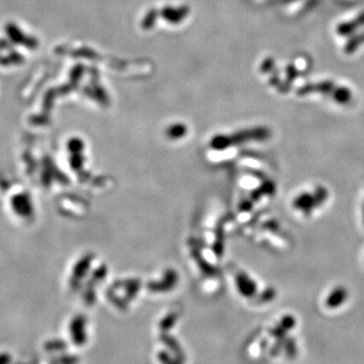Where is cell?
<instances>
[{
  "label": "cell",
  "instance_id": "1",
  "mask_svg": "<svg viewBox=\"0 0 364 364\" xmlns=\"http://www.w3.org/2000/svg\"><path fill=\"white\" fill-rule=\"evenodd\" d=\"M161 342L164 344V345L168 348V350L171 352V354L181 363L183 364L185 361V353L182 349V347L180 346V344L178 343V341L173 338L172 336H169L167 334H163L161 337Z\"/></svg>",
  "mask_w": 364,
  "mask_h": 364
},
{
  "label": "cell",
  "instance_id": "2",
  "mask_svg": "<svg viewBox=\"0 0 364 364\" xmlns=\"http://www.w3.org/2000/svg\"><path fill=\"white\" fill-rule=\"evenodd\" d=\"M335 89V85L331 81H324V82H320V83H310L307 84L305 86L300 87L297 90V94L298 95H307V94H311L314 92H320V93H329V92H333V90Z\"/></svg>",
  "mask_w": 364,
  "mask_h": 364
},
{
  "label": "cell",
  "instance_id": "3",
  "mask_svg": "<svg viewBox=\"0 0 364 364\" xmlns=\"http://www.w3.org/2000/svg\"><path fill=\"white\" fill-rule=\"evenodd\" d=\"M84 320L82 318H77L75 319L71 324V337L72 341L76 344V345H84L86 343V334L84 330Z\"/></svg>",
  "mask_w": 364,
  "mask_h": 364
},
{
  "label": "cell",
  "instance_id": "4",
  "mask_svg": "<svg viewBox=\"0 0 364 364\" xmlns=\"http://www.w3.org/2000/svg\"><path fill=\"white\" fill-rule=\"evenodd\" d=\"M363 26H364V12L360 13L356 18L350 20V22L339 25L337 28V34L340 36H348Z\"/></svg>",
  "mask_w": 364,
  "mask_h": 364
},
{
  "label": "cell",
  "instance_id": "5",
  "mask_svg": "<svg viewBox=\"0 0 364 364\" xmlns=\"http://www.w3.org/2000/svg\"><path fill=\"white\" fill-rule=\"evenodd\" d=\"M293 206H294L295 209L300 210L301 212H303L305 214H310L312 212V210H314L316 208L314 195H312L311 193H302V194L298 195L294 199Z\"/></svg>",
  "mask_w": 364,
  "mask_h": 364
},
{
  "label": "cell",
  "instance_id": "6",
  "mask_svg": "<svg viewBox=\"0 0 364 364\" xmlns=\"http://www.w3.org/2000/svg\"><path fill=\"white\" fill-rule=\"evenodd\" d=\"M347 297V291L344 288H337L335 289L328 296L326 305L330 309H336L337 307L341 306L342 303L345 301Z\"/></svg>",
  "mask_w": 364,
  "mask_h": 364
},
{
  "label": "cell",
  "instance_id": "7",
  "mask_svg": "<svg viewBox=\"0 0 364 364\" xmlns=\"http://www.w3.org/2000/svg\"><path fill=\"white\" fill-rule=\"evenodd\" d=\"M351 91L349 88L346 87H339L333 90V98L337 101L338 104L346 105L351 100Z\"/></svg>",
  "mask_w": 364,
  "mask_h": 364
},
{
  "label": "cell",
  "instance_id": "8",
  "mask_svg": "<svg viewBox=\"0 0 364 364\" xmlns=\"http://www.w3.org/2000/svg\"><path fill=\"white\" fill-rule=\"evenodd\" d=\"M363 43H364V33L360 34V35H356L355 36H353L349 40V42L346 44L345 48H344V51H345V53H347V54H352Z\"/></svg>",
  "mask_w": 364,
  "mask_h": 364
},
{
  "label": "cell",
  "instance_id": "9",
  "mask_svg": "<svg viewBox=\"0 0 364 364\" xmlns=\"http://www.w3.org/2000/svg\"><path fill=\"white\" fill-rule=\"evenodd\" d=\"M283 350H285L289 358H294L296 356L297 348H296V343L293 338L286 339L285 345H283Z\"/></svg>",
  "mask_w": 364,
  "mask_h": 364
},
{
  "label": "cell",
  "instance_id": "10",
  "mask_svg": "<svg viewBox=\"0 0 364 364\" xmlns=\"http://www.w3.org/2000/svg\"><path fill=\"white\" fill-rule=\"evenodd\" d=\"M157 356L161 364H181L173 355H170V353L165 350L159 351Z\"/></svg>",
  "mask_w": 364,
  "mask_h": 364
},
{
  "label": "cell",
  "instance_id": "11",
  "mask_svg": "<svg viewBox=\"0 0 364 364\" xmlns=\"http://www.w3.org/2000/svg\"><path fill=\"white\" fill-rule=\"evenodd\" d=\"M279 325H280L283 329H285V330L290 331V330L293 329V328H294V326H295V319H294L292 316L288 315V316L283 317V318L281 319V321H280V323H279Z\"/></svg>",
  "mask_w": 364,
  "mask_h": 364
},
{
  "label": "cell",
  "instance_id": "12",
  "mask_svg": "<svg viewBox=\"0 0 364 364\" xmlns=\"http://www.w3.org/2000/svg\"><path fill=\"white\" fill-rule=\"evenodd\" d=\"M287 330H285V329H283L280 325H277V326H275L274 328H272L271 330H270V335L272 336V337H274L276 340H278V339H286L287 337Z\"/></svg>",
  "mask_w": 364,
  "mask_h": 364
},
{
  "label": "cell",
  "instance_id": "13",
  "mask_svg": "<svg viewBox=\"0 0 364 364\" xmlns=\"http://www.w3.org/2000/svg\"><path fill=\"white\" fill-rule=\"evenodd\" d=\"M286 339H278V340H276V343L274 344V345L271 348V350H270V354L271 355L277 356L283 350V345H285Z\"/></svg>",
  "mask_w": 364,
  "mask_h": 364
},
{
  "label": "cell",
  "instance_id": "14",
  "mask_svg": "<svg viewBox=\"0 0 364 364\" xmlns=\"http://www.w3.org/2000/svg\"><path fill=\"white\" fill-rule=\"evenodd\" d=\"M61 363L62 364H77L79 362V358L75 355H69V356H65L61 358Z\"/></svg>",
  "mask_w": 364,
  "mask_h": 364
}]
</instances>
